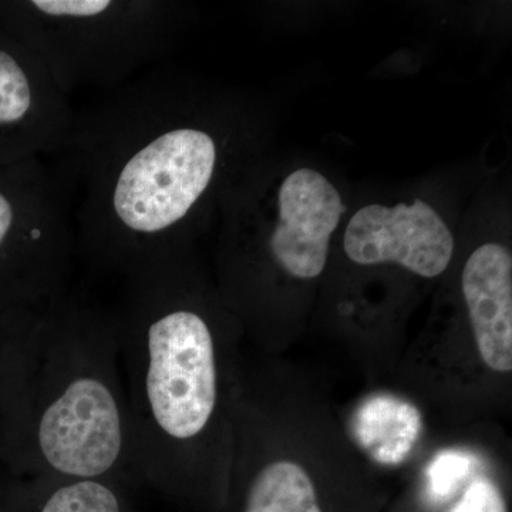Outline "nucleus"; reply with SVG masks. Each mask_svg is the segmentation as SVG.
Listing matches in <instances>:
<instances>
[{
	"label": "nucleus",
	"mask_w": 512,
	"mask_h": 512,
	"mask_svg": "<svg viewBox=\"0 0 512 512\" xmlns=\"http://www.w3.org/2000/svg\"><path fill=\"white\" fill-rule=\"evenodd\" d=\"M190 86L163 64L74 116L60 170L73 198L77 258L117 279L188 251L224 164Z\"/></svg>",
	"instance_id": "1"
},
{
	"label": "nucleus",
	"mask_w": 512,
	"mask_h": 512,
	"mask_svg": "<svg viewBox=\"0 0 512 512\" xmlns=\"http://www.w3.org/2000/svg\"><path fill=\"white\" fill-rule=\"evenodd\" d=\"M0 473L140 485L113 308L70 288L0 315Z\"/></svg>",
	"instance_id": "2"
},
{
	"label": "nucleus",
	"mask_w": 512,
	"mask_h": 512,
	"mask_svg": "<svg viewBox=\"0 0 512 512\" xmlns=\"http://www.w3.org/2000/svg\"><path fill=\"white\" fill-rule=\"evenodd\" d=\"M121 367L138 484L174 501L200 491V448L222 402L220 345L188 251L120 279Z\"/></svg>",
	"instance_id": "3"
},
{
	"label": "nucleus",
	"mask_w": 512,
	"mask_h": 512,
	"mask_svg": "<svg viewBox=\"0 0 512 512\" xmlns=\"http://www.w3.org/2000/svg\"><path fill=\"white\" fill-rule=\"evenodd\" d=\"M180 8L165 0H0V28L42 59L59 89H116L160 62Z\"/></svg>",
	"instance_id": "4"
},
{
	"label": "nucleus",
	"mask_w": 512,
	"mask_h": 512,
	"mask_svg": "<svg viewBox=\"0 0 512 512\" xmlns=\"http://www.w3.org/2000/svg\"><path fill=\"white\" fill-rule=\"evenodd\" d=\"M73 198L43 158L0 167V315L72 288Z\"/></svg>",
	"instance_id": "5"
},
{
	"label": "nucleus",
	"mask_w": 512,
	"mask_h": 512,
	"mask_svg": "<svg viewBox=\"0 0 512 512\" xmlns=\"http://www.w3.org/2000/svg\"><path fill=\"white\" fill-rule=\"evenodd\" d=\"M36 53L0 28V167L62 153L76 113Z\"/></svg>",
	"instance_id": "6"
},
{
	"label": "nucleus",
	"mask_w": 512,
	"mask_h": 512,
	"mask_svg": "<svg viewBox=\"0 0 512 512\" xmlns=\"http://www.w3.org/2000/svg\"><path fill=\"white\" fill-rule=\"evenodd\" d=\"M343 248L356 264L394 262L413 274L434 278L450 265L454 238L437 211L416 200L410 205L360 208L346 228Z\"/></svg>",
	"instance_id": "7"
},
{
	"label": "nucleus",
	"mask_w": 512,
	"mask_h": 512,
	"mask_svg": "<svg viewBox=\"0 0 512 512\" xmlns=\"http://www.w3.org/2000/svg\"><path fill=\"white\" fill-rule=\"evenodd\" d=\"M346 207L335 185L311 168L293 171L278 192V221L268 239L276 264L289 275L322 274L329 241Z\"/></svg>",
	"instance_id": "8"
},
{
	"label": "nucleus",
	"mask_w": 512,
	"mask_h": 512,
	"mask_svg": "<svg viewBox=\"0 0 512 512\" xmlns=\"http://www.w3.org/2000/svg\"><path fill=\"white\" fill-rule=\"evenodd\" d=\"M464 299L485 365L512 370V258L504 245H481L464 266Z\"/></svg>",
	"instance_id": "9"
},
{
	"label": "nucleus",
	"mask_w": 512,
	"mask_h": 512,
	"mask_svg": "<svg viewBox=\"0 0 512 512\" xmlns=\"http://www.w3.org/2000/svg\"><path fill=\"white\" fill-rule=\"evenodd\" d=\"M134 488L114 478L12 477L0 473V512H138Z\"/></svg>",
	"instance_id": "10"
},
{
	"label": "nucleus",
	"mask_w": 512,
	"mask_h": 512,
	"mask_svg": "<svg viewBox=\"0 0 512 512\" xmlns=\"http://www.w3.org/2000/svg\"><path fill=\"white\" fill-rule=\"evenodd\" d=\"M421 429L419 410L397 397L375 396L362 404L355 419L360 446L380 464H399L409 456Z\"/></svg>",
	"instance_id": "11"
},
{
	"label": "nucleus",
	"mask_w": 512,
	"mask_h": 512,
	"mask_svg": "<svg viewBox=\"0 0 512 512\" xmlns=\"http://www.w3.org/2000/svg\"><path fill=\"white\" fill-rule=\"evenodd\" d=\"M239 512H322L311 477L299 464L279 460L256 470Z\"/></svg>",
	"instance_id": "12"
},
{
	"label": "nucleus",
	"mask_w": 512,
	"mask_h": 512,
	"mask_svg": "<svg viewBox=\"0 0 512 512\" xmlns=\"http://www.w3.org/2000/svg\"><path fill=\"white\" fill-rule=\"evenodd\" d=\"M476 458L460 450H444L437 454L427 468V485L437 501L451 497L476 467Z\"/></svg>",
	"instance_id": "13"
},
{
	"label": "nucleus",
	"mask_w": 512,
	"mask_h": 512,
	"mask_svg": "<svg viewBox=\"0 0 512 512\" xmlns=\"http://www.w3.org/2000/svg\"><path fill=\"white\" fill-rule=\"evenodd\" d=\"M451 512H507V505L493 481L478 478L467 488Z\"/></svg>",
	"instance_id": "14"
}]
</instances>
